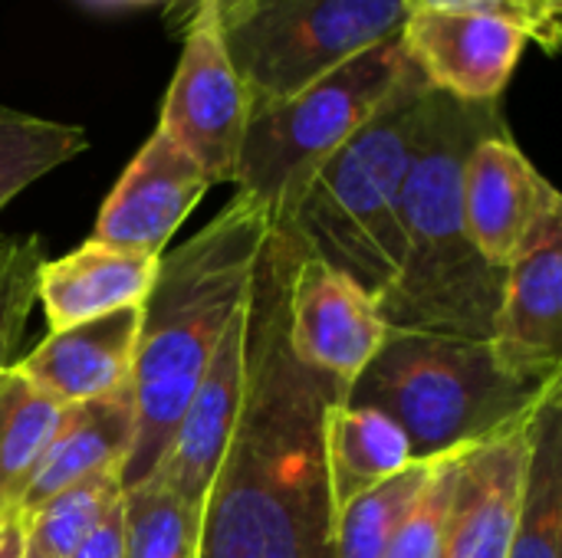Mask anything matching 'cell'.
<instances>
[{"instance_id": "18", "label": "cell", "mask_w": 562, "mask_h": 558, "mask_svg": "<svg viewBox=\"0 0 562 558\" xmlns=\"http://www.w3.org/2000/svg\"><path fill=\"white\" fill-rule=\"evenodd\" d=\"M132 431H135L132 388H122L109 398L66 405L16 510L30 513L63 487L92 477L99 470L122 474V464L132 447Z\"/></svg>"}, {"instance_id": "9", "label": "cell", "mask_w": 562, "mask_h": 558, "mask_svg": "<svg viewBox=\"0 0 562 558\" xmlns=\"http://www.w3.org/2000/svg\"><path fill=\"white\" fill-rule=\"evenodd\" d=\"M385 319L372 293L329 263L300 253L286 299V335L293 355L352 388L385 342Z\"/></svg>"}, {"instance_id": "32", "label": "cell", "mask_w": 562, "mask_h": 558, "mask_svg": "<svg viewBox=\"0 0 562 558\" xmlns=\"http://www.w3.org/2000/svg\"><path fill=\"white\" fill-rule=\"evenodd\" d=\"M89 3H148V0H89Z\"/></svg>"}, {"instance_id": "25", "label": "cell", "mask_w": 562, "mask_h": 558, "mask_svg": "<svg viewBox=\"0 0 562 558\" xmlns=\"http://www.w3.org/2000/svg\"><path fill=\"white\" fill-rule=\"evenodd\" d=\"M119 497H122L119 470H99L92 477L63 487L36 510L23 513L26 546H33L46 558H69Z\"/></svg>"}, {"instance_id": "5", "label": "cell", "mask_w": 562, "mask_h": 558, "mask_svg": "<svg viewBox=\"0 0 562 558\" xmlns=\"http://www.w3.org/2000/svg\"><path fill=\"white\" fill-rule=\"evenodd\" d=\"M550 385L504 372L491 342L389 329L346 405L389 414L405 431L415 460H438L514 431Z\"/></svg>"}, {"instance_id": "12", "label": "cell", "mask_w": 562, "mask_h": 558, "mask_svg": "<svg viewBox=\"0 0 562 558\" xmlns=\"http://www.w3.org/2000/svg\"><path fill=\"white\" fill-rule=\"evenodd\" d=\"M207 187L204 171L155 128L109 191L92 240L142 257H161Z\"/></svg>"}, {"instance_id": "16", "label": "cell", "mask_w": 562, "mask_h": 558, "mask_svg": "<svg viewBox=\"0 0 562 558\" xmlns=\"http://www.w3.org/2000/svg\"><path fill=\"white\" fill-rule=\"evenodd\" d=\"M527 434L530 418L461 457L445 558H507L520 510Z\"/></svg>"}, {"instance_id": "22", "label": "cell", "mask_w": 562, "mask_h": 558, "mask_svg": "<svg viewBox=\"0 0 562 558\" xmlns=\"http://www.w3.org/2000/svg\"><path fill=\"white\" fill-rule=\"evenodd\" d=\"M441 460V457H438ZM438 460H412L405 470L359 493L336 513V558H382L422 500Z\"/></svg>"}, {"instance_id": "33", "label": "cell", "mask_w": 562, "mask_h": 558, "mask_svg": "<svg viewBox=\"0 0 562 558\" xmlns=\"http://www.w3.org/2000/svg\"><path fill=\"white\" fill-rule=\"evenodd\" d=\"M23 558H46V556H40V553H36L33 546H26V556H23Z\"/></svg>"}, {"instance_id": "10", "label": "cell", "mask_w": 562, "mask_h": 558, "mask_svg": "<svg viewBox=\"0 0 562 558\" xmlns=\"http://www.w3.org/2000/svg\"><path fill=\"white\" fill-rule=\"evenodd\" d=\"M491 352L514 378H562V204L543 214L507 266Z\"/></svg>"}, {"instance_id": "23", "label": "cell", "mask_w": 562, "mask_h": 558, "mask_svg": "<svg viewBox=\"0 0 562 558\" xmlns=\"http://www.w3.org/2000/svg\"><path fill=\"white\" fill-rule=\"evenodd\" d=\"M86 148V128L0 105V210Z\"/></svg>"}, {"instance_id": "14", "label": "cell", "mask_w": 562, "mask_h": 558, "mask_svg": "<svg viewBox=\"0 0 562 558\" xmlns=\"http://www.w3.org/2000/svg\"><path fill=\"white\" fill-rule=\"evenodd\" d=\"M244 355H247V299L231 316L188 408L181 411L175 437L155 470V480H161L188 506L204 510L211 480L231 444L244 401V375H247Z\"/></svg>"}, {"instance_id": "19", "label": "cell", "mask_w": 562, "mask_h": 558, "mask_svg": "<svg viewBox=\"0 0 562 558\" xmlns=\"http://www.w3.org/2000/svg\"><path fill=\"white\" fill-rule=\"evenodd\" d=\"M507 558H562V382L530 414L520 510Z\"/></svg>"}, {"instance_id": "27", "label": "cell", "mask_w": 562, "mask_h": 558, "mask_svg": "<svg viewBox=\"0 0 562 558\" xmlns=\"http://www.w3.org/2000/svg\"><path fill=\"white\" fill-rule=\"evenodd\" d=\"M468 451L448 454L438 460L422 500L415 503L412 516L402 523L395 533L392 546L382 558H445L448 546V513H451V497L458 483V464Z\"/></svg>"}, {"instance_id": "30", "label": "cell", "mask_w": 562, "mask_h": 558, "mask_svg": "<svg viewBox=\"0 0 562 558\" xmlns=\"http://www.w3.org/2000/svg\"><path fill=\"white\" fill-rule=\"evenodd\" d=\"M26 556V523L20 510L0 513V558Z\"/></svg>"}, {"instance_id": "6", "label": "cell", "mask_w": 562, "mask_h": 558, "mask_svg": "<svg viewBox=\"0 0 562 558\" xmlns=\"http://www.w3.org/2000/svg\"><path fill=\"white\" fill-rule=\"evenodd\" d=\"M408 66L402 36H392L296 95L254 112L237 158V194L254 201L273 227L290 224L316 174L389 99Z\"/></svg>"}, {"instance_id": "31", "label": "cell", "mask_w": 562, "mask_h": 558, "mask_svg": "<svg viewBox=\"0 0 562 558\" xmlns=\"http://www.w3.org/2000/svg\"><path fill=\"white\" fill-rule=\"evenodd\" d=\"M533 7L540 10V16L550 23V26H557L560 30V10H562V0H533Z\"/></svg>"}, {"instance_id": "1", "label": "cell", "mask_w": 562, "mask_h": 558, "mask_svg": "<svg viewBox=\"0 0 562 558\" xmlns=\"http://www.w3.org/2000/svg\"><path fill=\"white\" fill-rule=\"evenodd\" d=\"M303 243L270 230L247 293L244 401L201 510L198 558H336L323 424L346 385L303 365L286 335Z\"/></svg>"}, {"instance_id": "24", "label": "cell", "mask_w": 562, "mask_h": 558, "mask_svg": "<svg viewBox=\"0 0 562 558\" xmlns=\"http://www.w3.org/2000/svg\"><path fill=\"white\" fill-rule=\"evenodd\" d=\"M201 510L161 480L122 490V558H198Z\"/></svg>"}, {"instance_id": "15", "label": "cell", "mask_w": 562, "mask_h": 558, "mask_svg": "<svg viewBox=\"0 0 562 558\" xmlns=\"http://www.w3.org/2000/svg\"><path fill=\"white\" fill-rule=\"evenodd\" d=\"M142 306L49 332L13 368L59 405H82L132 388Z\"/></svg>"}, {"instance_id": "17", "label": "cell", "mask_w": 562, "mask_h": 558, "mask_svg": "<svg viewBox=\"0 0 562 558\" xmlns=\"http://www.w3.org/2000/svg\"><path fill=\"white\" fill-rule=\"evenodd\" d=\"M158 276V257L86 240L63 260H46L36 280V299L49 319V332L142 306Z\"/></svg>"}, {"instance_id": "4", "label": "cell", "mask_w": 562, "mask_h": 558, "mask_svg": "<svg viewBox=\"0 0 562 558\" xmlns=\"http://www.w3.org/2000/svg\"><path fill=\"white\" fill-rule=\"evenodd\" d=\"M431 105L435 89L408 66L369 122L326 161L290 220L310 257L352 276L375 303L405 257L398 197Z\"/></svg>"}, {"instance_id": "20", "label": "cell", "mask_w": 562, "mask_h": 558, "mask_svg": "<svg viewBox=\"0 0 562 558\" xmlns=\"http://www.w3.org/2000/svg\"><path fill=\"white\" fill-rule=\"evenodd\" d=\"M323 451L336 513L349 500L389 480L415 460L405 431L389 414L375 408H356L346 401H336L326 411Z\"/></svg>"}, {"instance_id": "21", "label": "cell", "mask_w": 562, "mask_h": 558, "mask_svg": "<svg viewBox=\"0 0 562 558\" xmlns=\"http://www.w3.org/2000/svg\"><path fill=\"white\" fill-rule=\"evenodd\" d=\"M63 408L16 368L0 372V513L20 506Z\"/></svg>"}, {"instance_id": "13", "label": "cell", "mask_w": 562, "mask_h": 558, "mask_svg": "<svg viewBox=\"0 0 562 558\" xmlns=\"http://www.w3.org/2000/svg\"><path fill=\"white\" fill-rule=\"evenodd\" d=\"M560 204V191L530 164L507 128L471 148L461 181V214L474 250L491 266L507 270L530 230Z\"/></svg>"}, {"instance_id": "26", "label": "cell", "mask_w": 562, "mask_h": 558, "mask_svg": "<svg viewBox=\"0 0 562 558\" xmlns=\"http://www.w3.org/2000/svg\"><path fill=\"white\" fill-rule=\"evenodd\" d=\"M43 263L46 253L40 237H0V372L13 368V352L36 303Z\"/></svg>"}, {"instance_id": "11", "label": "cell", "mask_w": 562, "mask_h": 558, "mask_svg": "<svg viewBox=\"0 0 562 558\" xmlns=\"http://www.w3.org/2000/svg\"><path fill=\"white\" fill-rule=\"evenodd\" d=\"M398 36L425 82L461 102H497L530 43L524 23L477 10L408 13Z\"/></svg>"}, {"instance_id": "7", "label": "cell", "mask_w": 562, "mask_h": 558, "mask_svg": "<svg viewBox=\"0 0 562 558\" xmlns=\"http://www.w3.org/2000/svg\"><path fill=\"white\" fill-rule=\"evenodd\" d=\"M250 115L402 33V0H217Z\"/></svg>"}, {"instance_id": "28", "label": "cell", "mask_w": 562, "mask_h": 558, "mask_svg": "<svg viewBox=\"0 0 562 558\" xmlns=\"http://www.w3.org/2000/svg\"><path fill=\"white\" fill-rule=\"evenodd\" d=\"M408 13H422V10H477V13H497V16H510L517 23L527 26L530 43L537 39L547 53H557L560 43V30L550 26L540 10L533 7V0H402Z\"/></svg>"}, {"instance_id": "8", "label": "cell", "mask_w": 562, "mask_h": 558, "mask_svg": "<svg viewBox=\"0 0 562 558\" xmlns=\"http://www.w3.org/2000/svg\"><path fill=\"white\" fill-rule=\"evenodd\" d=\"M250 105L221 36L217 0H198L171 86L161 102L165 132L211 184H234Z\"/></svg>"}, {"instance_id": "3", "label": "cell", "mask_w": 562, "mask_h": 558, "mask_svg": "<svg viewBox=\"0 0 562 558\" xmlns=\"http://www.w3.org/2000/svg\"><path fill=\"white\" fill-rule=\"evenodd\" d=\"M497 102H461L435 92L422 148L398 197L402 266L379 296L389 329L491 342L507 270L471 243L461 214V181L471 148L504 132Z\"/></svg>"}, {"instance_id": "2", "label": "cell", "mask_w": 562, "mask_h": 558, "mask_svg": "<svg viewBox=\"0 0 562 558\" xmlns=\"http://www.w3.org/2000/svg\"><path fill=\"white\" fill-rule=\"evenodd\" d=\"M270 230V217L237 194L191 240L158 257V276L138 319L135 431L122 464V490L155 477L231 316L250 293Z\"/></svg>"}, {"instance_id": "29", "label": "cell", "mask_w": 562, "mask_h": 558, "mask_svg": "<svg viewBox=\"0 0 562 558\" xmlns=\"http://www.w3.org/2000/svg\"><path fill=\"white\" fill-rule=\"evenodd\" d=\"M69 558H122V497L105 510V516Z\"/></svg>"}]
</instances>
